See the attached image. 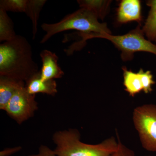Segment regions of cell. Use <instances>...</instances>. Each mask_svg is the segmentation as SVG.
Here are the masks:
<instances>
[{
  "instance_id": "19",
  "label": "cell",
  "mask_w": 156,
  "mask_h": 156,
  "mask_svg": "<svg viewBox=\"0 0 156 156\" xmlns=\"http://www.w3.org/2000/svg\"><path fill=\"white\" fill-rule=\"evenodd\" d=\"M29 156H56L54 151L47 146L41 145L39 148L38 152L37 154L30 155Z\"/></svg>"
},
{
  "instance_id": "18",
  "label": "cell",
  "mask_w": 156,
  "mask_h": 156,
  "mask_svg": "<svg viewBox=\"0 0 156 156\" xmlns=\"http://www.w3.org/2000/svg\"><path fill=\"white\" fill-rule=\"evenodd\" d=\"M118 148L112 156H135V153L133 151L127 147L120 141L119 136H118Z\"/></svg>"
},
{
  "instance_id": "8",
  "label": "cell",
  "mask_w": 156,
  "mask_h": 156,
  "mask_svg": "<svg viewBox=\"0 0 156 156\" xmlns=\"http://www.w3.org/2000/svg\"><path fill=\"white\" fill-rule=\"evenodd\" d=\"M117 20L121 23L142 20L141 2L139 0H122L117 9Z\"/></svg>"
},
{
  "instance_id": "3",
  "label": "cell",
  "mask_w": 156,
  "mask_h": 156,
  "mask_svg": "<svg viewBox=\"0 0 156 156\" xmlns=\"http://www.w3.org/2000/svg\"><path fill=\"white\" fill-rule=\"evenodd\" d=\"M41 28L46 32L40 42L42 44L54 35L70 30H79L83 34H112L105 23H99L94 13L84 8L66 15L56 23H43Z\"/></svg>"
},
{
  "instance_id": "21",
  "label": "cell",
  "mask_w": 156,
  "mask_h": 156,
  "mask_svg": "<svg viewBox=\"0 0 156 156\" xmlns=\"http://www.w3.org/2000/svg\"><path fill=\"white\" fill-rule=\"evenodd\" d=\"M146 4L150 8L151 10H156V0H149L147 1Z\"/></svg>"
},
{
  "instance_id": "11",
  "label": "cell",
  "mask_w": 156,
  "mask_h": 156,
  "mask_svg": "<svg viewBox=\"0 0 156 156\" xmlns=\"http://www.w3.org/2000/svg\"><path fill=\"white\" fill-rule=\"evenodd\" d=\"M123 84L125 90L130 96L134 97L136 94L143 91L142 82L139 73L133 72L127 68H122Z\"/></svg>"
},
{
  "instance_id": "7",
  "label": "cell",
  "mask_w": 156,
  "mask_h": 156,
  "mask_svg": "<svg viewBox=\"0 0 156 156\" xmlns=\"http://www.w3.org/2000/svg\"><path fill=\"white\" fill-rule=\"evenodd\" d=\"M40 55L42 62V68L40 70L42 79L55 80L63 77L64 73L58 66V57L56 53L44 50H42Z\"/></svg>"
},
{
  "instance_id": "9",
  "label": "cell",
  "mask_w": 156,
  "mask_h": 156,
  "mask_svg": "<svg viewBox=\"0 0 156 156\" xmlns=\"http://www.w3.org/2000/svg\"><path fill=\"white\" fill-rule=\"evenodd\" d=\"M55 80H45L42 79L40 71L25 82V88L31 95L43 93L54 96L58 92Z\"/></svg>"
},
{
  "instance_id": "13",
  "label": "cell",
  "mask_w": 156,
  "mask_h": 156,
  "mask_svg": "<svg viewBox=\"0 0 156 156\" xmlns=\"http://www.w3.org/2000/svg\"><path fill=\"white\" fill-rule=\"evenodd\" d=\"M77 2L81 8L88 9L94 13L98 19L102 20L106 16L111 1L79 0Z\"/></svg>"
},
{
  "instance_id": "16",
  "label": "cell",
  "mask_w": 156,
  "mask_h": 156,
  "mask_svg": "<svg viewBox=\"0 0 156 156\" xmlns=\"http://www.w3.org/2000/svg\"><path fill=\"white\" fill-rule=\"evenodd\" d=\"M27 0H1L0 9L6 11L25 13Z\"/></svg>"
},
{
  "instance_id": "22",
  "label": "cell",
  "mask_w": 156,
  "mask_h": 156,
  "mask_svg": "<svg viewBox=\"0 0 156 156\" xmlns=\"http://www.w3.org/2000/svg\"></svg>"
},
{
  "instance_id": "1",
  "label": "cell",
  "mask_w": 156,
  "mask_h": 156,
  "mask_svg": "<svg viewBox=\"0 0 156 156\" xmlns=\"http://www.w3.org/2000/svg\"><path fill=\"white\" fill-rule=\"evenodd\" d=\"M39 71L31 46L24 37L16 36L0 45V76L26 82Z\"/></svg>"
},
{
  "instance_id": "10",
  "label": "cell",
  "mask_w": 156,
  "mask_h": 156,
  "mask_svg": "<svg viewBox=\"0 0 156 156\" xmlns=\"http://www.w3.org/2000/svg\"><path fill=\"white\" fill-rule=\"evenodd\" d=\"M25 87L24 81L0 76V109L5 111L9 101L16 92Z\"/></svg>"
},
{
  "instance_id": "2",
  "label": "cell",
  "mask_w": 156,
  "mask_h": 156,
  "mask_svg": "<svg viewBox=\"0 0 156 156\" xmlns=\"http://www.w3.org/2000/svg\"><path fill=\"white\" fill-rule=\"evenodd\" d=\"M80 138L77 129L56 131L52 136L56 145L54 153L56 156H112L119 145L118 140L113 136L96 144L84 143Z\"/></svg>"
},
{
  "instance_id": "6",
  "label": "cell",
  "mask_w": 156,
  "mask_h": 156,
  "mask_svg": "<svg viewBox=\"0 0 156 156\" xmlns=\"http://www.w3.org/2000/svg\"><path fill=\"white\" fill-rule=\"evenodd\" d=\"M36 95L30 94L25 87L19 89L11 98L5 111L19 125L34 117L38 109Z\"/></svg>"
},
{
  "instance_id": "14",
  "label": "cell",
  "mask_w": 156,
  "mask_h": 156,
  "mask_svg": "<svg viewBox=\"0 0 156 156\" xmlns=\"http://www.w3.org/2000/svg\"><path fill=\"white\" fill-rule=\"evenodd\" d=\"M16 36L12 20L7 11L0 9V41H9Z\"/></svg>"
},
{
  "instance_id": "15",
  "label": "cell",
  "mask_w": 156,
  "mask_h": 156,
  "mask_svg": "<svg viewBox=\"0 0 156 156\" xmlns=\"http://www.w3.org/2000/svg\"><path fill=\"white\" fill-rule=\"evenodd\" d=\"M142 30L148 40L156 42V10H150Z\"/></svg>"
},
{
  "instance_id": "12",
  "label": "cell",
  "mask_w": 156,
  "mask_h": 156,
  "mask_svg": "<svg viewBox=\"0 0 156 156\" xmlns=\"http://www.w3.org/2000/svg\"><path fill=\"white\" fill-rule=\"evenodd\" d=\"M47 2L46 0H27L25 13L32 21L33 39L35 38L37 32V24L40 14Z\"/></svg>"
},
{
  "instance_id": "17",
  "label": "cell",
  "mask_w": 156,
  "mask_h": 156,
  "mask_svg": "<svg viewBox=\"0 0 156 156\" xmlns=\"http://www.w3.org/2000/svg\"><path fill=\"white\" fill-rule=\"evenodd\" d=\"M138 73L141 78L143 89V91L146 94L152 92V86L155 83V82L154 81L153 76L150 71L147 70L144 72L141 68Z\"/></svg>"
},
{
  "instance_id": "4",
  "label": "cell",
  "mask_w": 156,
  "mask_h": 156,
  "mask_svg": "<svg viewBox=\"0 0 156 156\" xmlns=\"http://www.w3.org/2000/svg\"><path fill=\"white\" fill-rule=\"evenodd\" d=\"M140 24L136 28L122 35H112V34H80L83 40L82 45L85 41L93 38L105 39L112 42L122 52L121 58L124 61H129L133 58L136 52H147L156 56V45L147 40Z\"/></svg>"
},
{
  "instance_id": "5",
  "label": "cell",
  "mask_w": 156,
  "mask_h": 156,
  "mask_svg": "<svg viewBox=\"0 0 156 156\" xmlns=\"http://www.w3.org/2000/svg\"><path fill=\"white\" fill-rule=\"evenodd\" d=\"M133 121L143 147L156 152V105L137 107L133 113Z\"/></svg>"
},
{
  "instance_id": "20",
  "label": "cell",
  "mask_w": 156,
  "mask_h": 156,
  "mask_svg": "<svg viewBox=\"0 0 156 156\" xmlns=\"http://www.w3.org/2000/svg\"><path fill=\"white\" fill-rule=\"evenodd\" d=\"M22 149V147L20 146L6 148L0 152V156H10L18 152Z\"/></svg>"
}]
</instances>
